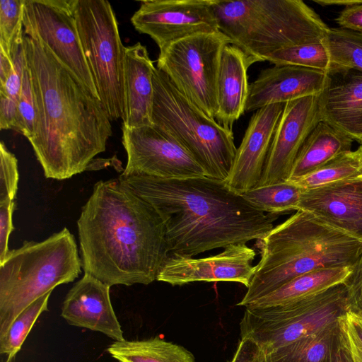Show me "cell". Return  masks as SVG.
I'll return each instance as SVG.
<instances>
[{"label": "cell", "mask_w": 362, "mask_h": 362, "mask_svg": "<svg viewBox=\"0 0 362 362\" xmlns=\"http://www.w3.org/2000/svg\"><path fill=\"white\" fill-rule=\"evenodd\" d=\"M23 49L35 105L28 141L47 178H70L105 151L111 120L99 98L45 45L24 34Z\"/></svg>", "instance_id": "cell-1"}, {"label": "cell", "mask_w": 362, "mask_h": 362, "mask_svg": "<svg viewBox=\"0 0 362 362\" xmlns=\"http://www.w3.org/2000/svg\"><path fill=\"white\" fill-rule=\"evenodd\" d=\"M77 226L85 274L110 287L157 280L168 257L164 221L119 178L95 184Z\"/></svg>", "instance_id": "cell-2"}, {"label": "cell", "mask_w": 362, "mask_h": 362, "mask_svg": "<svg viewBox=\"0 0 362 362\" xmlns=\"http://www.w3.org/2000/svg\"><path fill=\"white\" fill-rule=\"evenodd\" d=\"M118 178L160 214L168 255L193 257L261 240L277 218L255 208L226 182L207 177L178 180L121 174Z\"/></svg>", "instance_id": "cell-3"}, {"label": "cell", "mask_w": 362, "mask_h": 362, "mask_svg": "<svg viewBox=\"0 0 362 362\" xmlns=\"http://www.w3.org/2000/svg\"><path fill=\"white\" fill-rule=\"evenodd\" d=\"M258 245L260 260L238 305L246 307L313 270L351 267L362 253V240L303 210L274 227Z\"/></svg>", "instance_id": "cell-4"}, {"label": "cell", "mask_w": 362, "mask_h": 362, "mask_svg": "<svg viewBox=\"0 0 362 362\" xmlns=\"http://www.w3.org/2000/svg\"><path fill=\"white\" fill-rule=\"evenodd\" d=\"M213 8L219 31L250 66L279 49L322 42L329 29L301 0H214Z\"/></svg>", "instance_id": "cell-5"}, {"label": "cell", "mask_w": 362, "mask_h": 362, "mask_svg": "<svg viewBox=\"0 0 362 362\" xmlns=\"http://www.w3.org/2000/svg\"><path fill=\"white\" fill-rule=\"evenodd\" d=\"M81 267L75 238L66 228L9 250L0 263V337L27 306L56 286L74 281Z\"/></svg>", "instance_id": "cell-6"}, {"label": "cell", "mask_w": 362, "mask_h": 362, "mask_svg": "<svg viewBox=\"0 0 362 362\" xmlns=\"http://www.w3.org/2000/svg\"><path fill=\"white\" fill-rule=\"evenodd\" d=\"M153 86L152 124L175 139L200 165L207 177L226 182L237 151L232 130L209 117L156 67Z\"/></svg>", "instance_id": "cell-7"}, {"label": "cell", "mask_w": 362, "mask_h": 362, "mask_svg": "<svg viewBox=\"0 0 362 362\" xmlns=\"http://www.w3.org/2000/svg\"><path fill=\"white\" fill-rule=\"evenodd\" d=\"M71 6L98 95L111 121L122 119L125 47L114 10L106 0H71Z\"/></svg>", "instance_id": "cell-8"}, {"label": "cell", "mask_w": 362, "mask_h": 362, "mask_svg": "<svg viewBox=\"0 0 362 362\" xmlns=\"http://www.w3.org/2000/svg\"><path fill=\"white\" fill-rule=\"evenodd\" d=\"M347 311L344 284L280 305L245 307L240 322V338H250L267 354L332 325Z\"/></svg>", "instance_id": "cell-9"}, {"label": "cell", "mask_w": 362, "mask_h": 362, "mask_svg": "<svg viewBox=\"0 0 362 362\" xmlns=\"http://www.w3.org/2000/svg\"><path fill=\"white\" fill-rule=\"evenodd\" d=\"M230 44L221 31L187 37L160 49L156 68L187 99L215 119L220 59Z\"/></svg>", "instance_id": "cell-10"}, {"label": "cell", "mask_w": 362, "mask_h": 362, "mask_svg": "<svg viewBox=\"0 0 362 362\" xmlns=\"http://www.w3.org/2000/svg\"><path fill=\"white\" fill-rule=\"evenodd\" d=\"M23 29L25 35L45 45L94 95L99 98L81 47L71 0H25Z\"/></svg>", "instance_id": "cell-11"}, {"label": "cell", "mask_w": 362, "mask_h": 362, "mask_svg": "<svg viewBox=\"0 0 362 362\" xmlns=\"http://www.w3.org/2000/svg\"><path fill=\"white\" fill-rule=\"evenodd\" d=\"M122 144L127 155L124 175L178 180L206 177L192 156L155 124L133 129L122 127Z\"/></svg>", "instance_id": "cell-12"}, {"label": "cell", "mask_w": 362, "mask_h": 362, "mask_svg": "<svg viewBox=\"0 0 362 362\" xmlns=\"http://www.w3.org/2000/svg\"><path fill=\"white\" fill-rule=\"evenodd\" d=\"M214 0H148L141 2L131 22L161 49L169 44L203 33L219 31Z\"/></svg>", "instance_id": "cell-13"}, {"label": "cell", "mask_w": 362, "mask_h": 362, "mask_svg": "<svg viewBox=\"0 0 362 362\" xmlns=\"http://www.w3.org/2000/svg\"><path fill=\"white\" fill-rule=\"evenodd\" d=\"M320 122V95L285 103L256 187L288 180L301 146Z\"/></svg>", "instance_id": "cell-14"}, {"label": "cell", "mask_w": 362, "mask_h": 362, "mask_svg": "<svg viewBox=\"0 0 362 362\" xmlns=\"http://www.w3.org/2000/svg\"><path fill=\"white\" fill-rule=\"evenodd\" d=\"M256 253L246 244L231 245L217 255L194 258L168 255L157 281L172 286L196 281H233L249 286L256 271Z\"/></svg>", "instance_id": "cell-15"}, {"label": "cell", "mask_w": 362, "mask_h": 362, "mask_svg": "<svg viewBox=\"0 0 362 362\" xmlns=\"http://www.w3.org/2000/svg\"><path fill=\"white\" fill-rule=\"evenodd\" d=\"M285 103H274L251 117L237 148L227 186L238 194L254 189L259 182L269 147Z\"/></svg>", "instance_id": "cell-16"}, {"label": "cell", "mask_w": 362, "mask_h": 362, "mask_svg": "<svg viewBox=\"0 0 362 362\" xmlns=\"http://www.w3.org/2000/svg\"><path fill=\"white\" fill-rule=\"evenodd\" d=\"M329 80L326 72L294 65H274L262 70L250 84L245 112L274 103L320 95Z\"/></svg>", "instance_id": "cell-17"}, {"label": "cell", "mask_w": 362, "mask_h": 362, "mask_svg": "<svg viewBox=\"0 0 362 362\" xmlns=\"http://www.w3.org/2000/svg\"><path fill=\"white\" fill-rule=\"evenodd\" d=\"M110 288L84 274L66 295L62 317L71 325L101 332L115 341L124 340L123 331L110 301Z\"/></svg>", "instance_id": "cell-18"}, {"label": "cell", "mask_w": 362, "mask_h": 362, "mask_svg": "<svg viewBox=\"0 0 362 362\" xmlns=\"http://www.w3.org/2000/svg\"><path fill=\"white\" fill-rule=\"evenodd\" d=\"M320 95L322 122L362 144V72L336 69Z\"/></svg>", "instance_id": "cell-19"}, {"label": "cell", "mask_w": 362, "mask_h": 362, "mask_svg": "<svg viewBox=\"0 0 362 362\" xmlns=\"http://www.w3.org/2000/svg\"><path fill=\"white\" fill-rule=\"evenodd\" d=\"M155 69L144 45L136 42L125 47L122 127L133 129L152 124L153 74Z\"/></svg>", "instance_id": "cell-20"}, {"label": "cell", "mask_w": 362, "mask_h": 362, "mask_svg": "<svg viewBox=\"0 0 362 362\" xmlns=\"http://www.w3.org/2000/svg\"><path fill=\"white\" fill-rule=\"evenodd\" d=\"M298 210L334 227L362 219V177L303 189Z\"/></svg>", "instance_id": "cell-21"}, {"label": "cell", "mask_w": 362, "mask_h": 362, "mask_svg": "<svg viewBox=\"0 0 362 362\" xmlns=\"http://www.w3.org/2000/svg\"><path fill=\"white\" fill-rule=\"evenodd\" d=\"M245 54L238 47L226 45L221 53L217 78L218 111L215 119L224 128L233 125L245 112L249 95Z\"/></svg>", "instance_id": "cell-22"}, {"label": "cell", "mask_w": 362, "mask_h": 362, "mask_svg": "<svg viewBox=\"0 0 362 362\" xmlns=\"http://www.w3.org/2000/svg\"><path fill=\"white\" fill-rule=\"evenodd\" d=\"M353 142L349 137L320 122L301 146L288 181L305 177L339 153L351 150Z\"/></svg>", "instance_id": "cell-23"}, {"label": "cell", "mask_w": 362, "mask_h": 362, "mask_svg": "<svg viewBox=\"0 0 362 362\" xmlns=\"http://www.w3.org/2000/svg\"><path fill=\"white\" fill-rule=\"evenodd\" d=\"M350 269L351 267H341L313 270L291 279L246 307H273L314 296L343 284Z\"/></svg>", "instance_id": "cell-24"}, {"label": "cell", "mask_w": 362, "mask_h": 362, "mask_svg": "<svg viewBox=\"0 0 362 362\" xmlns=\"http://www.w3.org/2000/svg\"><path fill=\"white\" fill-rule=\"evenodd\" d=\"M338 321L267 354V362H329L340 346Z\"/></svg>", "instance_id": "cell-25"}, {"label": "cell", "mask_w": 362, "mask_h": 362, "mask_svg": "<svg viewBox=\"0 0 362 362\" xmlns=\"http://www.w3.org/2000/svg\"><path fill=\"white\" fill-rule=\"evenodd\" d=\"M107 352L119 362H195L189 351L158 337L115 341L107 348Z\"/></svg>", "instance_id": "cell-26"}, {"label": "cell", "mask_w": 362, "mask_h": 362, "mask_svg": "<svg viewBox=\"0 0 362 362\" xmlns=\"http://www.w3.org/2000/svg\"><path fill=\"white\" fill-rule=\"evenodd\" d=\"M362 176V145L336 156L313 173L291 182L302 189Z\"/></svg>", "instance_id": "cell-27"}, {"label": "cell", "mask_w": 362, "mask_h": 362, "mask_svg": "<svg viewBox=\"0 0 362 362\" xmlns=\"http://www.w3.org/2000/svg\"><path fill=\"white\" fill-rule=\"evenodd\" d=\"M302 190L296 185L287 181L255 187L241 195L262 212L280 214L298 210Z\"/></svg>", "instance_id": "cell-28"}, {"label": "cell", "mask_w": 362, "mask_h": 362, "mask_svg": "<svg viewBox=\"0 0 362 362\" xmlns=\"http://www.w3.org/2000/svg\"><path fill=\"white\" fill-rule=\"evenodd\" d=\"M322 42L334 69H355L362 72V33L329 28Z\"/></svg>", "instance_id": "cell-29"}, {"label": "cell", "mask_w": 362, "mask_h": 362, "mask_svg": "<svg viewBox=\"0 0 362 362\" xmlns=\"http://www.w3.org/2000/svg\"><path fill=\"white\" fill-rule=\"evenodd\" d=\"M52 291L35 300L14 319L7 332L0 337V354L14 358L37 319L48 310L47 304Z\"/></svg>", "instance_id": "cell-30"}, {"label": "cell", "mask_w": 362, "mask_h": 362, "mask_svg": "<svg viewBox=\"0 0 362 362\" xmlns=\"http://www.w3.org/2000/svg\"><path fill=\"white\" fill-rule=\"evenodd\" d=\"M267 61L274 65L299 66L327 74L334 69L327 48L322 42L279 49L272 53Z\"/></svg>", "instance_id": "cell-31"}, {"label": "cell", "mask_w": 362, "mask_h": 362, "mask_svg": "<svg viewBox=\"0 0 362 362\" xmlns=\"http://www.w3.org/2000/svg\"><path fill=\"white\" fill-rule=\"evenodd\" d=\"M24 1H0V49L12 59L23 42Z\"/></svg>", "instance_id": "cell-32"}, {"label": "cell", "mask_w": 362, "mask_h": 362, "mask_svg": "<svg viewBox=\"0 0 362 362\" xmlns=\"http://www.w3.org/2000/svg\"><path fill=\"white\" fill-rule=\"evenodd\" d=\"M340 342L351 362H362V320L354 312L347 311L337 319Z\"/></svg>", "instance_id": "cell-33"}, {"label": "cell", "mask_w": 362, "mask_h": 362, "mask_svg": "<svg viewBox=\"0 0 362 362\" xmlns=\"http://www.w3.org/2000/svg\"><path fill=\"white\" fill-rule=\"evenodd\" d=\"M35 105L29 69L25 64L22 86L18 100V127L17 132L28 139L34 130Z\"/></svg>", "instance_id": "cell-34"}, {"label": "cell", "mask_w": 362, "mask_h": 362, "mask_svg": "<svg viewBox=\"0 0 362 362\" xmlns=\"http://www.w3.org/2000/svg\"><path fill=\"white\" fill-rule=\"evenodd\" d=\"M18 179V160L1 141L0 144V203L15 201Z\"/></svg>", "instance_id": "cell-35"}, {"label": "cell", "mask_w": 362, "mask_h": 362, "mask_svg": "<svg viewBox=\"0 0 362 362\" xmlns=\"http://www.w3.org/2000/svg\"><path fill=\"white\" fill-rule=\"evenodd\" d=\"M343 284L346 288L349 311L362 313V253L351 267Z\"/></svg>", "instance_id": "cell-36"}, {"label": "cell", "mask_w": 362, "mask_h": 362, "mask_svg": "<svg viewBox=\"0 0 362 362\" xmlns=\"http://www.w3.org/2000/svg\"><path fill=\"white\" fill-rule=\"evenodd\" d=\"M13 59L14 62L13 69L5 83L0 86V93H3L9 98L18 101L22 86L25 64L23 42Z\"/></svg>", "instance_id": "cell-37"}, {"label": "cell", "mask_w": 362, "mask_h": 362, "mask_svg": "<svg viewBox=\"0 0 362 362\" xmlns=\"http://www.w3.org/2000/svg\"><path fill=\"white\" fill-rule=\"evenodd\" d=\"M15 209V201L0 203V263L9 252L8 243L9 236L14 229L12 216Z\"/></svg>", "instance_id": "cell-38"}, {"label": "cell", "mask_w": 362, "mask_h": 362, "mask_svg": "<svg viewBox=\"0 0 362 362\" xmlns=\"http://www.w3.org/2000/svg\"><path fill=\"white\" fill-rule=\"evenodd\" d=\"M230 362H267V354L250 338H240Z\"/></svg>", "instance_id": "cell-39"}, {"label": "cell", "mask_w": 362, "mask_h": 362, "mask_svg": "<svg viewBox=\"0 0 362 362\" xmlns=\"http://www.w3.org/2000/svg\"><path fill=\"white\" fill-rule=\"evenodd\" d=\"M18 127V101L0 93V129H13Z\"/></svg>", "instance_id": "cell-40"}, {"label": "cell", "mask_w": 362, "mask_h": 362, "mask_svg": "<svg viewBox=\"0 0 362 362\" xmlns=\"http://www.w3.org/2000/svg\"><path fill=\"white\" fill-rule=\"evenodd\" d=\"M335 21L343 29L362 33V1L345 7Z\"/></svg>", "instance_id": "cell-41"}, {"label": "cell", "mask_w": 362, "mask_h": 362, "mask_svg": "<svg viewBox=\"0 0 362 362\" xmlns=\"http://www.w3.org/2000/svg\"><path fill=\"white\" fill-rule=\"evenodd\" d=\"M13 60L0 49V81L3 86L13 69Z\"/></svg>", "instance_id": "cell-42"}, {"label": "cell", "mask_w": 362, "mask_h": 362, "mask_svg": "<svg viewBox=\"0 0 362 362\" xmlns=\"http://www.w3.org/2000/svg\"><path fill=\"white\" fill-rule=\"evenodd\" d=\"M362 240V219L341 224L337 227Z\"/></svg>", "instance_id": "cell-43"}, {"label": "cell", "mask_w": 362, "mask_h": 362, "mask_svg": "<svg viewBox=\"0 0 362 362\" xmlns=\"http://www.w3.org/2000/svg\"><path fill=\"white\" fill-rule=\"evenodd\" d=\"M314 2L320 4L322 6H353L354 4H359L362 1V0H313Z\"/></svg>", "instance_id": "cell-44"}, {"label": "cell", "mask_w": 362, "mask_h": 362, "mask_svg": "<svg viewBox=\"0 0 362 362\" xmlns=\"http://www.w3.org/2000/svg\"><path fill=\"white\" fill-rule=\"evenodd\" d=\"M329 362H351V361L347 351L340 344L337 353Z\"/></svg>", "instance_id": "cell-45"}, {"label": "cell", "mask_w": 362, "mask_h": 362, "mask_svg": "<svg viewBox=\"0 0 362 362\" xmlns=\"http://www.w3.org/2000/svg\"><path fill=\"white\" fill-rule=\"evenodd\" d=\"M14 358H8L6 359V361L5 362H13Z\"/></svg>", "instance_id": "cell-46"}, {"label": "cell", "mask_w": 362, "mask_h": 362, "mask_svg": "<svg viewBox=\"0 0 362 362\" xmlns=\"http://www.w3.org/2000/svg\"><path fill=\"white\" fill-rule=\"evenodd\" d=\"M357 314L359 315V317H361V319L362 320V313H357Z\"/></svg>", "instance_id": "cell-47"}, {"label": "cell", "mask_w": 362, "mask_h": 362, "mask_svg": "<svg viewBox=\"0 0 362 362\" xmlns=\"http://www.w3.org/2000/svg\"><path fill=\"white\" fill-rule=\"evenodd\" d=\"M361 145H362V144H361Z\"/></svg>", "instance_id": "cell-48"}]
</instances>
